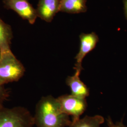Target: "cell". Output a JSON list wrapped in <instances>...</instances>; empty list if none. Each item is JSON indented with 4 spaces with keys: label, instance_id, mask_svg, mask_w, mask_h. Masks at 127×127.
<instances>
[{
    "label": "cell",
    "instance_id": "cell-1",
    "mask_svg": "<svg viewBox=\"0 0 127 127\" xmlns=\"http://www.w3.org/2000/svg\"><path fill=\"white\" fill-rule=\"evenodd\" d=\"M33 117L37 127H67L72 123L70 116L61 110L57 98L51 95L38 101Z\"/></svg>",
    "mask_w": 127,
    "mask_h": 127
},
{
    "label": "cell",
    "instance_id": "cell-2",
    "mask_svg": "<svg viewBox=\"0 0 127 127\" xmlns=\"http://www.w3.org/2000/svg\"><path fill=\"white\" fill-rule=\"evenodd\" d=\"M26 69L11 50L0 52V83L4 85L18 82L23 77Z\"/></svg>",
    "mask_w": 127,
    "mask_h": 127
},
{
    "label": "cell",
    "instance_id": "cell-3",
    "mask_svg": "<svg viewBox=\"0 0 127 127\" xmlns=\"http://www.w3.org/2000/svg\"><path fill=\"white\" fill-rule=\"evenodd\" d=\"M34 117L26 108H0V127H33Z\"/></svg>",
    "mask_w": 127,
    "mask_h": 127
},
{
    "label": "cell",
    "instance_id": "cell-4",
    "mask_svg": "<svg viewBox=\"0 0 127 127\" xmlns=\"http://www.w3.org/2000/svg\"><path fill=\"white\" fill-rule=\"evenodd\" d=\"M61 110L64 113L72 117V122L79 119L86 110L88 104L86 99L72 95H63L57 98Z\"/></svg>",
    "mask_w": 127,
    "mask_h": 127
},
{
    "label": "cell",
    "instance_id": "cell-5",
    "mask_svg": "<svg viewBox=\"0 0 127 127\" xmlns=\"http://www.w3.org/2000/svg\"><path fill=\"white\" fill-rule=\"evenodd\" d=\"M79 38L80 46L79 51L75 57L76 63L74 69L75 72L81 73L83 70L82 61L87 55L95 48L99 41V37L95 32H92L90 33H82Z\"/></svg>",
    "mask_w": 127,
    "mask_h": 127
},
{
    "label": "cell",
    "instance_id": "cell-6",
    "mask_svg": "<svg viewBox=\"0 0 127 127\" xmlns=\"http://www.w3.org/2000/svg\"><path fill=\"white\" fill-rule=\"evenodd\" d=\"M4 8L12 9L29 23L33 24L38 17L36 9L29 2V0H3Z\"/></svg>",
    "mask_w": 127,
    "mask_h": 127
},
{
    "label": "cell",
    "instance_id": "cell-7",
    "mask_svg": "<svg viewBox=\"0 0 127 127\" xmlns=\"http://www.w3.org/2000/svg\"><path fill=\"white\" fill-rule=\"evenodd\" d=\"M60 0H39L36 11L38 17L51 22L59 11Z\"/></svg>",
    "mask_w": 127,
    "mask_h": 127
},
{
    "label": "cell",
    "instance_id": "cell-8",
    "mask_svg": "<svg viewBox=\"0 0 127 127\" xmlns=\"http://www.w3.org/2000/svg\"><path fill=\"white\" fill-rule=\"evenodd\" d=\"M80 74L81 73L75 72L73 76H68L67 77L65 82L71 90V95L86 99L90 95V90L80 79Z\"/></svg>",
    "mask_w": 127,
    "mask_h": 127
},
{
    "label": "cell",
    "instance_id": "cell-9",
    "mask_svg": "<svg viewBox=\"0 0 127 127\" xmlns=\"http://www.w3.org/2000/svg\"><path fill=\"white\" fill-rule=\"evenodd\" d=\"M87 0H60L59 11L67 13L78 14L86 12Z\"/></svg>",
    "mask_w": 127,
    "mask_h": 127
},
{
    "label": "cell",
    "instance_id": "cell-10",
    "mask_svg": "<svg viewBox=\"0 0 127 127\" xmlns=\"http://www.w3.org/2000/svg\"><path fill=\"white\" fill-rule=\"evenodd\" d=\"M13 33L11 27L0 18V52L10 50Z\"/></svg>",
    "mask_w": 127,
    "mask_h": 127
},
{
    "label": "cell",
    "instance_id": "cell-11",
    "mask_svg": "<svg viewBox=\"0 0 127 127\" xmlns=\"http://www.w3.org/2000/svg\"><path fill=\"white\" fill-rule=\"evenodd\" d=\"M104 122V119L99 115L93 116L86 115L82 119L72 122L68 127H100Z\"/></svg>",
    "mask_w": 127,
    "mask_h": 127
},
{
    "label": "cell",
    "instance_id": "cell-12",
    "mask_svg": "<svg viewBox=\"0 0 127 127\" xmlns=\"http://www.w3.org/2000/svg\"><path fill=\"white\" fill-rule=\"evenodd\" d=\"M9 92L5 89L4 85L0 83V108L3 106L5 101L9 97Z\"/></svg>",
    "mask_w": 127,
    "mask_h": 127
},
{
    "label": "cell",
    "instance_id": "cell-13",
    "mask_svg": "<svg viewBox=\"0 0 127 127\" xmlns=\"http://www.w3.org/2000/svg\"><path fill=\"white\" fill-rule=\"evenodd\" d=\"M106 122L107 127H127L124 125L123 120L114 123L113 122L112 118L110 116L106 119Z\"/></svg>",
    "mask_w": 127,
    "mask_h": 127
},
{
    "label": "cell",
    "instance_id": "cell-14",
    "mask_svg": "<svg viewBox=\"0 0 127 127\" xmlns=\"http://www.w3.org/2000/svg\"><path fill=\"white\" fill-rule=\"evenodd\" d=\"M123 4L125 16L127 19V0H123Z\"/></svg>",
    "mask_w": 127,
    "mask_h": 127
}]
</instances>
